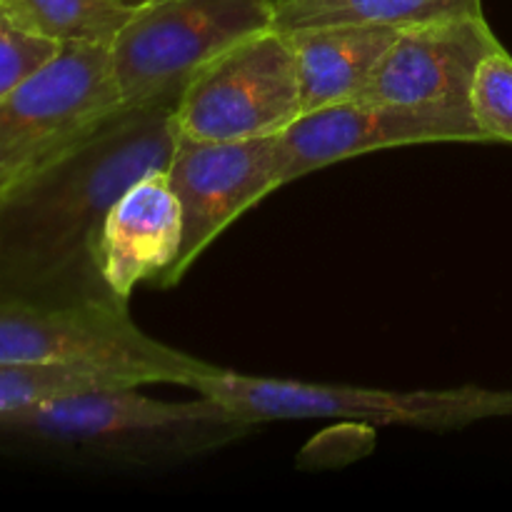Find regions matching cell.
Wrapping results in <instances>:
<instances>
[{
  "label": "cell",
  "instance_id": "cell-2",
  "mask_svg": "<svg viewBox=\"0 0 512 512\" xmlns=\"http://www.w3.org/2000/svg\"><path fill=\"white\" fill-rule=\"evenodd\" d=\"M143 388L78 390L0 415V438L110 465H168L218 453L260 428L203 393L163 400Z\"/></svg>",
  "mask_w": 512,
  "mask_h": 512
},
{
  "label": "cell",
  "instance_id": "cell-4",
  "mask_svg": "<svg viewBox=\"0 0 512 512\" xmlns=\"http://www.w3.org/2000/svg\"><path fill=\"white\" fill-rule=\"evenodd\" d=\"M0 363L95 365L145 385L190 388L213 365L145 333L123 303L53 305L0 298Z\"/></svg>",
  "mask_w": 512,
  "mask_h": 512
},
{
  "label": "cell",
  "instance_id": "cell-17",
  "mask_svg": "<svg viewBox=\"0 0 512 512\" xmlns=\"http://www.w3.org/2000/svg\"><path fill=\"white\" fill-rule=\"evenodd\" d=\"M60 45L23 33L0 18V98L48 63Z\"/></svg>",
  "mask_w": 512,
  "mask_h": 512
},
{
  "label": "cell",
  "instance_id": "cell-5",
  "mask_svg": "<svg viewBox=\"0 0 512 512\" xmlns=\"http://www.w3.org/2000/svg\"><path fill=\"white\" fill-rule=\"evenodd\" d=\"M275 28V0H138L110 45L123 105L170 90L255 33Z\"/></svg>",
  "mask_w": 512,
  "mask_h": 512
},
{
  "label": "cell",
  "instance_id": "cell-9",
  "mask_svg": "<svg viewBox=\"0 0 512 512\" xmlns=\"http://www.w3.org/2000/svg\"><path fill=\"white\" fill-rule=\"evenodd\" d=\"M430 143H483L468 113L355 98L305 113L280 133V178L293 180L380 150Z\"/></svg>",
  "mask_w": 512,
  "mask_h": 512
},
{
  "label": "cell",
  "instance_id": "cell-7",
  "mask_svg": "<svg viewBox=\"0 0 512 512\" xmlns=\"http://www.w3.org/2000/svg\"><path fill=\"white\" fill-rule=\"evenodd\" d=\"M120 105L108 45H60L48 63L0 98V188Z\"/></svg>",
  "mask_w": 512,
  "mask_h": 512
},
{
  "label": "cell",
  "instance_id": "cell-14",
  "mask_svg": "<svg viewBox=\"0 0 512 512\" xmlns=\"http://www.w3.org/2000/svg\"><path fill=\"white\" fill-rule=\"evenodd\" d=\"M138 0H0V18L55 45H113Z\"/></svg>",
  "mask_w": 512,
  "mask_h": 512
},
{
  "label": "cell",
  "instance_id": "cell-1",
  "mask_svg": "<svg viewBox=\"0 0 512 512\" xmlns=\"http://www.w3.org/2000/svg\"><path fill=\"white\" fill-rule=\"evenodd\" d=\"M178 93L120 105L0 188V298L120 303L98 268L100 228L135 180L168 168L178 145Z\"/></svg>",
  "mask_w": 512,
  "mask_h": 512
},
{
  "label": "cell",
  "instance_id": "cell-15",
  "mask_svg": "<svg viewBox=\"0 0 512 512\" xmlns=\"http://www.w3.org/2000/svg\"><path fill=\"white\" fill-rule=\"evenodd\" d=\"M115 385L145 383L123 370L95 368V365L0 363V415L30 408V405L58 398V395L93 388H115Z\"/></svg>",
  "mask_w": 512,
  "mask_h": 512
},
{
  "label": "cell",
  "instance_id": "cell-13",
  "mask_svg": "<svg viewBox=\"0 0 512 512\" xmlns=\"http://www.w3.org/2000/svg\"><path fill=\"white\" fill-rule=\"evenodd\" d=\"M483 0H275V28L300 30L318 25H410L475 18Z\"/></svg>",
  "mask_w": 512,
  "mask_h": 512
},
{
  "label": "cell",
  "instance_id": "cell-11",
  "mask_svg": "<svg viewBox=\"0 0 512 512\" xmlns=\"http://www.w3.org/2000/svg\"><path fill=\"white\" fill-rule=\"evenodd\" d=\"M183 213L165 168L135 180L105 215L98 268L110 295L128 303L140 283L158 288L178 260Z\"/></svg>",
  "mask_w": 512,
  "mask_h": 512
},
{
  "label": "cell",
  "instance_id": "cell-6",
  "mask_svg": "<svg viewBox=\"0 0 512 512\" xmlns=\"http://www.w3.org/2000/svg\"><path fill=\"white\" fill-rule=\"evenodd\" d=\"M303 115L298 63L285 30L268 28L200 65L175 100L178 140L280 135Z\"/></svg>",
  "mask_w": 512,
  "mask_h": 512
},
{
  "label": "cell",
  "instance_id": "cell-8",
  "mask_svg": "<svg viewBox=\"0 0 512 512\" xmlns=\"http://www.w3.org/2000/svg\"><path fill=\"white\" fill-rule=\"evenodd\" d=\"M165 173L183 213V245L158 290L175 288L235 220L283 188L280 135L178 140Z\"/></svg>",
  "mask_w": 512,
  "mask_h": 512
},
{
  "label": "cell",
  "instance_id": "cell-10",
  "mask_svg": "<svg viewBox=\"0 0 512 512\" xmlns=\"http://www.w3.org/2000/svg\"><path fill=\"white\" fill-rule=\"evenodd\" d=\"M500 45L485 15L400 28L375 65L363 98L470 115L475 73Z\"/></svg>",
  "mask_w": 512,
  "mask_h": 512
},
{
  "label": "cell",
  "instance_id": "cell-16",
  "mask_svg": "<svg viewBox=\"0 0 512 512\" xmlns=\"http://www.w3.org/2000/svg\"><path fill=\"white\" fill-rule=\"evenodd\" d=\"M470 115L483 143L512 145V55L505 45L480 63L470 90Z\"/></svg>",
  "mask_w": 512,
  "mask_h": 512
},
{
  "label": "cell",
  "instance_id": "cell-3",
  "mask_svg": "<svg viewBox=\"0 0 512 512\" xmlns=\"http://www.w3.org/2000/svg\"><path fill=\"white\" fill-rule=\"evenodd\" d=\"M188 390L228 405L255 425L273 420H350L450 433L493 418H512V390L478 385L385 390L348 383L270 378L213 365Z\"/></svg>",
  "mask_w": 512,
  "mask_h": 512
},
{
  "label": "cell",
  "instance_id": "cell-12",
  "mask_svg": "<svg viewBox=\"0 0 512 512\" xmlns=\"http://www.w3.org/2000/svg\"><path fill=\"white\" fill-rule=\"evenodd\" d=\"M398 30L385 25H318L290 30L303 93V115L363 98L375 65Z\"/></svg>",
  "mask_w": 512,
  "mask_h": 512
}]
</instances>
